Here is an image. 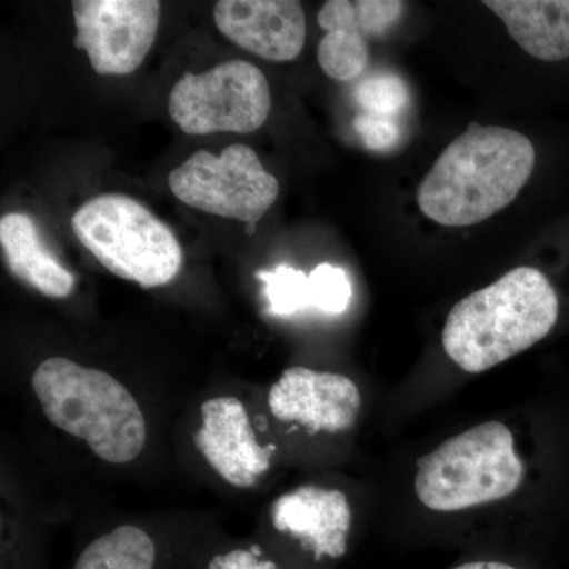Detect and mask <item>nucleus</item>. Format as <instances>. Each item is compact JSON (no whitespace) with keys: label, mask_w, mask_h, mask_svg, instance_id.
<instances>
[{"label":"nucleus","mask_w":569,"mask_h":569,"mask_svg":"<svg viewBox=\"0 0 569 569\" xmlns=\"http://www.w3.org/2000/svg\"><path fill=\"white\" fill-rule=\"evenodd\" d=\"M258 279L264 283L263 295L272 316L288 317L313 309L310 277L291 266L280 264L272 271H260Z\"/></svg>","instance_id":"f3484780"},{"label":"nucleus","mask_w":569,"mask_h":569,"mask_svg":"<svg viewBox=\"0 0 569 569\" xmlns=\"http://www.w3.org/2000/svg\"><path fill=\"white\" fill-rule=\"evenodd\" d=\"M452 569H518L503 561H470V563L459 565Z\"/></svg>","instance_id":"4be33fe9"},{"label":"nucleus","mask_w":569,"mask_h":569,"mask_svg":"<svg viewBox=\"0 0 569 569\" xmlns=\"http://www.w3.org/2000/svg\"><path fill=\"white\" fill-rule=\"evenodd\" d=\"M526 478L515 433L500 421L482 422L418 460L415 493L436 512H460L515 496Z\"/></svg>","instance_id":"20e7f679"},{"label":"nucleus","mask_w":569,"mask_h":569,"mask_svg":"<svg viewBox=\"0 0 569 569\" xmlns=\"http://www.w3.org/2000/svg\"><path fill=\"white\" fill-rule=\"evenodd\" d=\"M170 189L190 208L244 222L247 234H253L276 203L280 187L252 148L233 144L220 156L194 152L171 171Z\"/></svg>","instance_id":"423d86ee"},{"label":"nucleus","mask_w":569,"mask_h":569,"mask_svg":"<svg viewBox=\"0 0 569 569\" xmlns=\"http://www.w3.org/2000/svg\"><path fill=\"white\" fill-rule=\"evenodd\" d=\"M74 47L99 74H130L144 61L160 24L157 0H74Z\"/></svg>","instance_id":"6e6552de"},{"label":"nucleus","mask_w":569,"mask_h":569,"mask_svg":"<svg viewBox=\"0 0 569 569\" xmlns=\"http://www.w3.org/2000/svg\"><path fill=\"white\" fill-rule=\"evenodd\" d=\"M355 97L365 112L391 118L406 107L408 91L406 82L399 77L383 73L359 82Z\"/></svg>","instance_id":"a211bd4d"},{"label":"nucleus","mask_w":569,"mask_h":569,"mask_svg":"<svg viewBox=\"0 0 569 569\" xmlns=\"http://www.w3.org/2000/svg\"><path fill=\"white\" fill-rule=\"evenodd\" d=\"M268 406L279 421L296 422L312 433H337L353 427L362 397L342 373L291 367L269 389Z\"/></svg>","instance_id":"1a4fd4ad"},{"label":"nucleus","mask_w":569,"mask_h":569,"mask_svg":"<svg viewBox=\"0 0 569 569\" xmlns=\"http://www.w3.org/2000/svg\"><path fill=\"white\" fill-rule=\"evenodd\" d=\"M78 241L112 274L142 288L170 283L181 271L182 247L171 228L127 194H100L71 217Z\"/></svg>","instance_id":"39448f33"},{"label":"nucleus","mask_w":569,"mask_h":569,"mask_svg":"<svg viewBox=\"0 0 569 569\" xmlns=\"http://www.w3.org/2000/svg\"><path fill=\"white\" fill-rule=\"evenodd\" d=\"M156 545L144 530L122 526L91 542L73 569H153Z\"/></svg>","instance_id":"dca6fc26"},{"label":"nucleus","mask_w":569,"mask_h":569,"mask_svg":"<svg viewBox=\"0 0 569 569\" xmlns=\"http://www.w3.org/2000/svg\"><path fill=\"white\" fill-rule=\"evenodd\" d=\"M559 312V296L548 277L522 266L460 299L449 310L441 343L460 369L486 372L541 342Z\"/></svg>","instance_id":"f03ea898"},{"label":"nucleus","mask_w":569,"mask_h":569,"mask_svg":"<svg viewBox=\"0 0 569 569\" xmlns=\"http://www.w3.org/2000/svg\"><path fill=\"white\" fill-rule=\"evenodd\" d=\"M213 21L228 40L264 61H293L305 48L306 14L295 0H220Z\"/></svg>","instance_id":"f8f14e48"},{"label":"nucleus","mask_w":569,"mask_h":569,"mask_svg":"<svg viewBox=\"0 0 569 569\" xmlns=\"http://www.w3.org/2000/svg\"><path fill=\"white\" fill-rule=\"evenodd\" d=\"M0 244L11 274L48 298L73 293L74 277L44 244L36 220L26 212H9L0 220Z\"/></svg>","instance_id":"4468645a"},{"label":"nucleus","mask_w":569,"mask_h":569,"mask_svg":"<svg viewBox=\"0 0 569 569\" xmlns=\"http://www.w3.org/2000/svg\"><path fill=\"white\" fill-rule=\"evenodd\" d=\"M355 132L372 151H388L400 140V129L392 118L361 112L353 121Z\"/></svg>","instance_id":"aec40b11"},{"label":"nucleus","mask_w":569,"mask_h":569,"mask_svg":"<svg viewBox=\"0 0 569 569\" xmlns=\"http://www.w3.org/2000/svg\"><path fill=\"white\" fill-rule=\"evenodd\" d=\"M313 291V309L328 316H340L350 307L353 287L342 268L329 263L318 264L310 272Z\"/></svg>","instance_id":"6ab92c4d"},{"label":"nucleus","mask_w":569,"mask_h":569,"mask_svg":"<svg viewBox=\"0 0 569 569\" xmlns=\"http://www.w3.org/2000/svg\"><path fill=\"white\" fill-rule=\"evenodd\" d=\"M271 107L263 71L247 61L187 71L168 100L171 119L189 134L252 133L268 121Z\"/></svg>","instance_id":"0eeeda50"},{"label":"nucleus","mask_w":569,"mask_h":569,"mask_svg":"<svg viewBox=\"0 0 569 569\" xmlns=\"http://www.w3.org/2000/svg\"><path fill=\"white\" fill-rule=\"evenodd\" d=\"M276 530L291 535L317 559H339L347 552L351 508L342 490L302 486L272 505Z\"/></svg>","instance_id":"ddd939ff"},{"label":"nucleus","mask_w":569,"mask_h":569,"mask_svg":"<svg viewBox=\"0 0 569 569\" xmlns=\"http://www.w3.org/2000/svg\"><path fill=\"white\" fill-rule=\"evenodd\" d=\"M507 26L511 39L531 58L560 62L569 58V0H486Z\"/></svg>","instance_id":"2eb2a0df"},{"label":"nucleus","mask_w":569,"mask_h":569,"mask_svg":"<svg viewBox=\"0 0 569 569\" xmlns=\"http://www.w3.org/2000/svg\"><path fill=\"white\" fill-rule=\"evenodd\" d=\"M32 388L44 417L81 438L104 462L137 459L146 445V421L129 389L110 373L66 358L37 367Z\"/></svg>","instance_id":"7ed1b4c3"},{"label":"nucleus","mask_w":569,"mask_h":569,"mask_svg":"<svg viewBox=\"0 0 569 569\" xmlns=\"http://www.w3.org/2000/svg\"><path fill=\"white\" fill-rule=\"evenodd\" d=\"M399 0H328L318 11L326 36L318 44V63L329 78L350 82L369 63V40L385 36L402 17Z\"/></svg>","instance_id":"9d476101"},{"label":"nucleus","mask_w":569,"mask_h":569,"mask_svg":"<svg viewBox=\"0 0 569 569\" xmlns=\"http://www.w3.org/2000/svg\"><path fill=\"white\" fill-rule=\"evenodd\" d=\"M208 569H277L274 561L261 560L252 549H234L213 557Z\"/></svg>","instance_id":"412c9836"},{"label":"nucleus","mask_w":569,"mask_h":569,"mask_svg":"<svg viewBox=\"0 0 569 569\" xmlns=\"http://www.w3.org/2000/svg\"><path fill=\"white\" fill-rule=\"evenodd\" d=\"M535 162L537 152L526 134L471 122L419 186V209L443 227L485 222L518 198Z\"/></svg>","instance_id":"f257e3e1"},{"label":"nucleus","mask_w":569,"mask_h":569,"mask_svg":"<svg viewBox=\"0 0 569 569\" xmlns=\"http://www.w3.org/2000/svg\"><path fill=\"white\" fill-rule=\"evenodd\" d=\"M194 445L209 466L236 488H252L271 467L274 447H261L247 408L236 397H213L201 406Z\"/></svg>","instance_id":"9b49d317"}]
</instances>
